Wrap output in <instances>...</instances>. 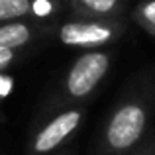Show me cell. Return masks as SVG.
Returning <instances> with one entry per match:
<instances>
[{
	"instance_id": "obj_1",
	"label": "cell",
	"mask_w": 155,
	"mask_h": 155,
	"mask_svg": "<svg viewBox=\"0 0 155 155\" xmlns=\"http://www.w3.org/2000/svg\"><path fill=\"white\" fill-rule=\"evenodd\" d=\"M151 100L145 91L126 94L106 120L98 141V155H130L143 141L149 126Z\"/></svg>"
},
{
	"instance_id": "obj_2",
	"label": "cell",
	"mask_w": 155,
	"mask_h": 155,
	"mask_svg": "<svg viewBox=\"0 0 155 155\" xmlns=\"http://www.w3.org/2000/svg\"><path fill=\"white\" fill-rule=\"evenodd\" d=\"M112 67V53L104 49L83 51L71 63L61 87V104H77L98 88Z\"/></svg>"
},
{
	"instance_id": "obj_3",
	"label": "cell",
	"mask_w": 155,
	"mask_h": 155,
	"mask_svg": "<svg viewBox=\"0 0 155 155\" xmlns=\"http://www.w3.org/2000/svg\"><path fill=\"white\" fill-rule=\"evenodd\" d=\"M126 31L124 20H102L75 14L57 28V39L63 45L81 51L110 47Z\"/></svg>"
},
{
	"instance_id": "obj_4",
	"label": "cell",
	"mask_w": 155,
	"mask_h": 155,
	"mask_svg": "<svg viewBox=\"0 0 155 155\" xmlns=\"http://www.w3.org/2000/svg\"><path fill=\"white\" fill-rule=\"evenodd\" d=\"M83 104H67L49 116L28 140V155H51L59 151L83 126L84 120Z\"/></svg>"
},
{
	"instance_id": "obj_5",
	"label": "cell",
	"mask_w": 155,
	"mask_h": 155,
	"mask_svg": "<svg viewBox=\"0 0 155 155\" xmlns=\"http://www.w3.org/2000/svg\"><path fill=\"white\" fill-rule=\"evenodd\" d=\"M51 31L49 26L38 20H16L0 24V47L6 49H24L35 43Z\"/></svg>"
},
{
	"instance_id": "obj_6",
	"label": "cell",
	"mask_w": 155,
	"mask_h": 155,
	"mask_svg": "<svg viewBox=\"0 0 155 155\" xmlns=\"http://www.w3.org/2000/svg\"><path fill=\"white\" fill-rule=\"evenodd\" d=\"M71 8L79 16L102 20H122L124 0H69Z\"/></svg>"
},
{
	"instance_id": "obj_7",
	"label": "cell",
	"mask_w": 155,
	"mask_h": 155,
	"mask_svg": "<svg viewBox=\"0 0 155 155\" xmlns=\"http://www.w3.org/2000/svg\"><path fill=\"white\" fill-rule=\"evenodd\" d=\"M38 0H0V24L35 16Z\"/></svg>"
},
{
	"instance_id": "obj_8",
	"label": "cell",
	"mask_w": 155,
	"mask_h": 155,
	"mask_svg": "<svg viewBox=\"0 0 155 155\" xmlns=\"http://www.w3.org/2000/svg\"><path fill=\"white\" fill-rule=\"evenodd\" d=\"M132 18L140 24L149 35L155 38V0H143L134 8Z\"/></svg>"
},
{
	"instance_id": "obj_9",
	"label": "cell",
	"mask_w": 155,
	"mask_h": 155,
	"mask_svg": "<svg viewBox=\"0 0 155 155\" xmlns=\"http://www.w3.org/2000/svg\"><path fill=\"white\" fill-rule=\"evenodd\" d=\"M22 51L24 49H6V47H0V73L18 63Z\"/></svg>"
},
{
	"instance_id": "obj_10",
	"label": "cell",
	"mask_w": 155,
	"mask_h": 155,
	"mask_svg": "<svg viewBox=\"0 0 155 155\" xmlns=\"http://www.w3.org/2000/svg\"><path fill=\"white\" fill-rule=\"evenodd\" d=\"M130 155H155V145L147 143V145H143V147H137L136 151H132Z\"/></svg>"
},
{
	"instance_id": "obj_11",
	"label": "cell",
	"mask_w": 155,
	"mask_h": 155,
	"mask_svg": "<svg viewBox=\"0 0 155 155\" xmlns=\"http://www.w3.org/2000/svg\"><path fill=\"white\" fill-rule=\"evenodd\" d=\"M63 155H69V153H63Z\"/></svg>"
}]
</instances>
